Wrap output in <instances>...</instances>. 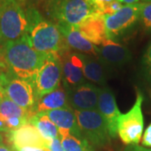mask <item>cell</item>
I'll list each match as a JSON object with an SVG mask.
<instances>
[{"label": "cell", "instance_id": "6da1fadb", "mask_svg": "<svg viewBox=\"0 0 151 151\" xmlns=\"http://www.w3.org/2000/svg\"><path fill=\"white\" fill-rule=\"evenodd\" d=\"M29 29L27 37L36 51L42 54H62L66 44L59 28L53 22L45 19L35 7L26 8Z\"/></svg>", "mask_w": 151, "mask_h": 151}, {"label": "cell", "instance_id": "7a4b0ae2", "mask_svg": "<svg viewBox=\"0 0 151 151\" xmlns=\"http://www.w3.org/2000/svg\"><path fill=\"white\" fill-rule=\"evenodd\" d=\"M3 48L9 70L18 77L33 83L47 54L40 53L33 48L27 35L4 44Z\"/></svg>", "mask_w": 151, "mask_h": 151}, {"label": "cell", "instance_id": "3957f363", "mask_svg": "<svg viewBox=\"0 0 151 151\" xmlns=\"http://www.w3.org/2000/svg\"><path fill=\"white\" fill-rule=\"evenodd\" d=\"M28 29L26 8L19 0H0V44L21 39Z\"/></svg>", "mask_w": 151, "mask_h": 151}, {"label": "cell", "instance_id": "277c9868", "mask_svg": "<svg viewBox=\"0 0 151 151\" xmlns=\"http://www.w3.org/2000/svg\"><path fill=\"white\" fill-rule=\"evenodd\" d=\"M46 12L56 24L78 26L95 11L86 0H49Z\"/></svg>", "mask_w": 151, "mask_h": 151}, {"label": "cell", "instance_id": "5b68a950", "mask_svg": "<svg viewBox=\"0 0 151 151\" xmlns=\"http://www.w3.org/2000/svg\"><path fill=\"white\" fill-rule=\"evenodd\" d=\"M0 92L4 97L33 113L37 98L31 81L18 77L9 70H6L0 73Z\"/></svg>", "mask_w": 151, "mask_h": 151}, {"label": "cell", "instance_id": "8992f818", "mask_svg": "<svg viewBox=\"0 0 151 151\" xmlns=\"http://www.w3.org/2000/svg\"><path fill=\"white\" fill-rule=\"evenodd\" d=\"M144 96L137 92L134 106L129 112L121 113L118 121V135L123 143L128 145H137L140 142L144 130V116L142 104Z\"/></svg>", "mask_w": 151, "mask_h": 151}, {"label": "cell", "instance_id": "52a82bcc", "mask_svg": "<svg viewBox=\"0 0 151 151\" xmlns=\"http://www.w3.org/2000/svg\"><path fill=\"white\" fill-rule=\"evenodd\" d=\"M74 112L81 134L92 145L102 148L110 143L107 124L98 110Z\"/></svg>", "mask_w": 151, "mask_h": 151}, {"label": "cell", "instance_id": "ba28073f", "mask_svg": "<svg viewBox=\"0 0 151 151\" xmlns=\"http://www.w3.org/2000/svg\"><path fill=\"white\" fill-rule=\"evenodd\" d=\"M62 79V65L59 54H47L43 65L38 70L33 85L36 98L56 90Z\"/></svg>", "mask_w": 151, "mask_h": 151}, {"label": "cell", "instance_id": "9c48e42d", "mask_svg": "<svg viewBox=\"0 0 151 151\" xmlns=\"http://www.w3.org/2000/svg\"><path fill=\"white\" fill-rule=\"evenodd\" d=\"M143 3L123 7L111 15H104L108 39L113 40L127 32L139 20Z\"/></svg>", "mask_w": 151, "mask_h": 151}, {"label": "cell", "instance_id": "30bf717a", "mask_svg": "<svg viewBox=\"0 0 151 151\" xmlns=\"http://www.w3.org/2000/svg\"><path fill=\"white\" fill-rule=\"evenodd\" d=\"M97 58L106 68H116L128 63L132 54L125 45L107 39L99 47L97 46Z\"/></svg>", "mask_w": 151, "mask_h": 151}, {"label": "cell", "instance_id": "8fae6325", "mask_svg": "<svg viewBox=\"0 0 151 151\" xmlns=\"http://www.w3.org/2000/svg\"><path fill=\"white\" fill-rule=\"evenodd\" d=\"M100 88L92 83H83L66 91L70 108L76 111L97 110Z\"/></svg>", "mask_w": 151, "mask_h": 151}, {"label": "cell", "instance_id": "7c38bea8", "mask_svg": "<svg viewBox=\"0 0 151 151\" xmlns=\"http://www.w3.org/2000/svg\"><path fill=\"white\" fill-rule=\"evenodd\" d=\"M97 110L107 124L110 137L115 138L118 134V121L121 113L113 91L108 86H103L99 90Z\"/></svg>", "mask_w": 151, "mask_h": 151}, {"label": "cell", "instance_id": "4fadbf2b", "mask_svg": "<svg viewBox=\"0 0 151 151\" xmlns=\"http://www.w3.org/2000/svg\"><path fill=\"white\" fill-rule=\"evenodd\" d=\"M7 137L12 149L15 151L25 147L48 148V141L44 139L30 123L23 125L18 129L8 132Z\"/></svg>", "mask_w": 151, "mask_h": 151}, {"label": "cell", "instance_id": "5bb4252c", "mask_svg": "<svg viewBox=\"0 0 151 151\" xmlns=\"http://www.w3.org/2000/svg\"><path fill=\"white\" fill-rule=\"evenodd\" d=\"M62 65V80L65 90L86 83V79L81 70V60L80 53L63 52L60 55Z\"/></svg>", "mask_w": 151, "mask_h": 151}, {"label": "cell", "instance_id": "9a60e30c", "mask_svg": "<svg viewBox=\"0 0 151 151\" xmlns=\"http://www.w3.org/2000/svg\"><path fill=\"white\" fill-rule=\"evenodd\" d=\"M82 36L94 45H101L108 39L104 15L94 13L86 17L77 26Z\"/></svg>", "mask_w": 151, "mask_h": 151}, {"label": "cell", "instance_id": "2e32d148", "mask_svg": "<svg viewBox=\"0 0 151 151\" xmlns=\"http://www.w3.org/2000/svg\"><path fill=\"white\" fill-rule=\"evenodd\" d=\"M68 47L81 51L83 54H89L97 58V46L82 36L76 26L56 24Z\"/></svg>", "mask_w": 151, "mask_h": 151}, {"label": "cell", "instance_id": "e0dca14e", "mask_svg": "<svg viewBox=\"0 0 151 151\" xmlns=\"http://www.w3.org/2000/svg\"><path fill=\"white\" fill-rule=\"evenodd\" d=\"M56 127L58 131H65L78 138H84L77 124L75 112L71 108H62L44 112Z\"/></svg>", "mask_w": 151, "mask_h": 151}, {"label": "cell", "instance_id": "ac0fdd59", "mask_svg": "<svg viewBox=\"0 0 151 151\" xmlns=\"http://www.w3.org/2000/svg\"><path fill=\"white\" fill-rule=\"evenodd\" d=\"M71 108L69 102L67 92L65 89L58 87L56 90L50 92L43 97L38 98L35 107L33 108V113H39L47 112L55 109Z\"/></svg>", "mask_w": 151, "mask_h": 151}, {"label": "cell", "instance_id": "d6986e66", "mask_svg": "<svg viewBox=\"0 0 151 151\" xmlns=\"http://www.w3.org/2000/svg\"><path fill=\"white\" fill-rule=\"evenodd\" d=\"M81 70L83 75L88 81L104 86L107 82L106 67L100 62V60L92 55L81 54Z\"/></svg>", "mask_w": 151, "mask_h": 151}, {"label": "cell", "instance_id": "ffe728a7", "mask_svg": "<svg viewBox=\"0 0 151 151\" xmlns=\"http://www.w3.org/2000/svg\"><path fill=\"white\" fill-rule=\"evenodd\" d=\"M29 123L32 124L40 135L48 142L60 138L58 128L45 113H35L29 119Z\"/></svg>", "mask_w": 151, "mask_h": 151}, {"label": "cell", "instance_id": "44dd1931", "mask_svg": "<svg viewBox=\"0 0 151 151\" xmlns=\"http://www.w3.org/2000/svg\"><path fill=\"white\" fill-rule=\"evenodd\" d=\"M32 115H34L32 112L21 108L7 97H4L0 102V120L4 123L7 119L14 117L25 118L29 120Z\"/></svg>", "mask_w": 151, "mask_h": 151}, {"label": "cell", "instance_id": "7402d4cb", "mask_svg": "<svg viewBox=\"0 0 151 151\" xmlns=\"http://www.w3.org/2000/svg\"><path fill=\"white\" fill-rule=\"evenodd\" d=\"M59 134L65 151H95L85 138L76 137L65 131H60Z\"/></svg>", "mask_w": 151, "mask_h": 151}, {"label": "cell", "instance_id": "603a6c76", "mask_svg": "<svg viewBox=\"0 0 151 151\" xmlns=\"http://www.w3.org/2000/svg\"><path fill=\"white\" fill-rule=\"evenodd\" d=\"M139 20L145 29L151 33V2H144L140 13Z\"/></svg>", "mask_w": 151, "mask_h": 151}, {"label": "cell", "instance_id": "cb8c5ba5", "mask_svg": "<svg viewBox=\"0 0 151 151\" xmlns=\"http://www.w3.org/2000/svg\"><path fill=\"white\" fill-rule=\"evenodd\" d=\"M29 120L25 118H19V117H14V118H10L7 119L4 124H5L7 129L9 131H14L18 129H19L23 125L28 124Z\"/></svg>", "mask_w": 151, "mask_h": 151}, {"label": "cell", "instance_id": "d4e9b609", "mask_svg": "<svg viewBox=\"0 0 151 151\" xmlns=\"http://www.w3.org/2000/svg\"><path fill=\"white\" fill-rule=\"evenodd\" d=\"M123 7V4L119 2L118 0H113L112 2L107 4L103 11V15H111L113 14L114 13H116L117 11H119L121 8Z\"/></svg>", "mask_w": 151, "mask_h": 151}, {"label": "cell", "instance_id": "484cf974", "mask_svg": "<svg viewBox=\"0 0 151 151\" xmlns=\"http://www.w3.org/2000/svg\"><path fill=\"white\" fill-rule=\"evenodd\" d=\"M143 64L145 65L148 77L151 81V42L146 48L145 52L143 57Z\"/></svg>", "mask_w": 151, "mask_h": 151}, {"label": "cell", "instance_id": "4316f807", "mask_svg": "<svg viewBox=\"0 0 151 151\" xmlns=\"http://www.w3.org/2000/svg\"><path fill=\"white\" fill-rule=\"evenodd\" d=\"M86 1L90 5L92 6L95 13L103 14V9H104L105 5L113 0H86Z\"/></svg>", "mask_w": 151, "mask_h": 151}, {"label": "cell", "instance_id": "83f0119b", "mask_svg": "<svg viewBox=\"0 0 151 151\" xmlns=\"http://www.w3.org/2000/svg\"><path fill=\"white\" fill-rule=\"evenodd\" d=\"M48 149L50 151H65L60 138H56L53 140L50 141L48 144Z\"/></svg>", "mask_w": 151, "mask_h": 151}, {"label": "cell", "instance_id": "f1b7e54d", "mask_svg": "<svg viewBox=\"0 0 151 151\" xmlns=\"http://www.w3.org/2000/svg\"><path fill=\"white\" fill-rule=\"evenodd\" d=\"M142 145L148 148H151V124L147 127L143 134Z\"/></svg>", "mask_w": 151, "mask_h": 151}, {"label": "cell", "instance_id": "f546056e", "mask_svg": "<svg viewBox=\"0 0 151 151\" xmlns=\"http://www.w3.org/2000/svg\"><path fill=\"white\" fill-rule=\"evenodd\" d=\"M8 70H9V67H8V65L6 63L4 48H3V45L0 44V73Z\"/></svg>", "mask_w": 151, "mask_h": 151}, {"label": "cell", "instance_id": "4dcf8cb0", "mask_svg": "<svg viewBox=\"0 0 151 151\" xmlns=\"http://www.w3.org/2000/svg\"><path fill=\"white\" fill-rule=\"evenodd\" d=\"M25 8L28 7H34V6L40 4L42 3H46L49 0H19Z\"/></svg>", "mask_w": 151, "mask_h": 151}, {"label": "cell", "instance_id": "1f68e13d", "mask_svg": "<svg viewBox=\"0 0 151 151\" xmlns=\"http://www.w3.org/2000/svg\"><path fill=\"white\" fill-rule=\"evenodd\" d=\"M124 151H151V149L149 148H145L142 146L137 145H129L127 147Z\"/></svg>", "mask_w": 151, "mask_h": 151}, {"label": "cell", "instance_id": "d6a6232c", "mask_svg": "<svg viewBox=\"0 0 151 151\" xmlns=\"http://www.w3.org/2000/svg\"><path fill=\"white\" fill-rule=\"evenodd\" d=\"M17 151H50L48 148H37V147H25Z\"/></svg>", "mask_w": 151, "mask_h": 151}, {"label": "cell", "instance_id": "836d02e7", "mask_svg": "<svg viewBox=\"0 0 151 151\" xmlns=\"http://www.w3.org/2000/svg\"><path fill=\"white\" fill-rule=\"evenodd\" d=\"M0 151H14V150H11L9 147L5 145L3 142V137L2 135H0Z\"/></svg>", "mask_w": 151, "mask_h": 151}, {"label": "cell", "instance_id": "e575fe53", "mask_svg": "<svg viewBox=\"0 0 151 151\" xmlns=\"http://www.w3.org/2000/svg\"><path fill=\"white\" fill-rule=\"evenodd\" d=\"M122 4H124L125 5H130V4H138L139 0H118Z\"/></svg>", "mask_w": 151, "mask_h": 151}, {"label": "cell", "instance_id": "d590c367", "mask_svg": "<svg viewBox=\"0 0 151 151\" xmlns=\"http://www.w3.org/2000/svg\"><path fill=\"white\" fill-rule=\"evenodd\" d=\"M3 97H4V96H3V95H2V93L0 92V102H1V100L3 99Z\"/></svg>", "mask_w": 151, "mask_h": 151}, {"label": "cell", "instance_id": "8d00e7d4", "mask_svg": "<svg viewBox=\"0 0 151 151\" xmlns=\"http://www.w3.org/2000/svg\"><path fill=\"white\" fill-rule=\"evenodd\" d=\"M143 1H145V2H151V0H143Z\"/></svg>", "mask_w": 151, "mask_h": 151}, {"label": "cell", "instance_id": "74e56055", "mask_svg": "<svg viewBox=\"0 0 151 151\" xmlns=\"http://www.w3.org/2000/svg\"><path fill=\"white\" fill-rule=\"evenodd\" d=\"M14 151H15V150H14Z\"/></svg>", "mask_w": 151, "mask_h": 151}]
</instances>
